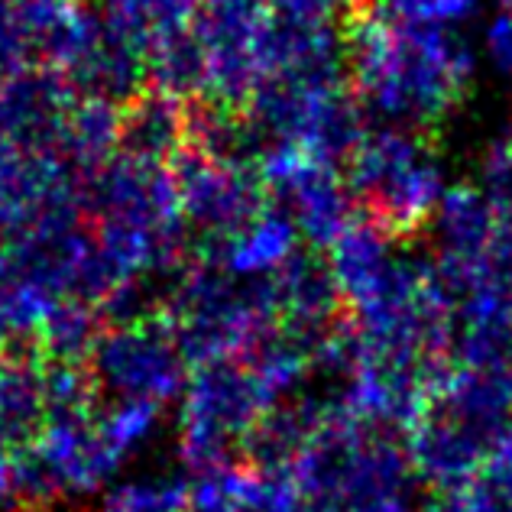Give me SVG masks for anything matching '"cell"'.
Here are the masks:
<instances>
[{"label":"cell","instance_id":"cell-1","mask_svg":"<svg viewBox=\"0 0 512 512\" xmlns=\"http://www.w3.org/2000/svg\"><path fill=\"white\" fill-rule=\"evenodd\" d=\"M474 78L464 43L428 26L357 20L347 39V82L367 111L425 133L448 120Z\"/></svg>","mask_w":512,"mask_h":512},{"label":"cell","instance_id":"cell-2","mask_svg":"<svg viewBox=\"0 0 512 512\" xmlns=\"http://www.w3.org/2000/svg\"><path fill=\"white\" fill-rule=\"evenodd\" d=\"M166 315L188 367L244 357L279 325L273 276H237L211 256L195 253L166 302Z\"/></svg>","mask_w":512,"mask_h":512},{"label":"cell","instance_id":"cell-3","mask_svg":"<svg viewBox=\"0 0 512 512\" xmlns=\"http://www.w3.org/2000/svg\"><path fill=\"white\" fill-rule=\"evenodd\" d=\"M344 175L360 218L380 227L393 244L419 237L444 198L441 166L425 137L399 127L370 130L347 159Z\"/></svg>","mask_w":512,"mask_h":512},{"label":"cell","instance_id":"cell-4","mask_svg":"<svg viewBox=\"0 0 512 512\" xmlns=\"http://www.w3.org/2000/svg\"><path fill=\"white\" fill-rule=\"evenodd\" d=\"M279 402L244 357L201 363L185 386L182 461L192 477L237 461L240 441Z\"/></svg>","mask_w":512,"mask_h":512},{"label":"cell","instance_id":"cell-5","mask_svg":"<svg viewBox=\"0 0 512 512\" xmlns=\"http://www.w3.org/2000/svg\"><path fill=\"white\" fill-rule=\"evenodd\" d=\"M104 402H153L163 406L188 386V360L166 312L127 325H107L88 360Z\"/></svg>","mask_w":512,"mask_h":512},{"label":"cell","instance_id":"cell-6","mask_svg":"<svg viewBox=\"0 0 512 512\" xmlns=\"http://www.w3.org/2000/svg\"><path fill=\"white\" fill-rule=\"evenodd\" d=\"M172 182L182 221L201 234V244H224L260 218L269 195L260 163H234L185 146L172 159Z\"/></svg>","mask_w":512,"mask_h":512},{"label":"cell","instance_id":"cell-7","mask_svg":"<svg viewBox=\"0 0 512 512\" xmlns=\"http://www.w3.org/2000/svg\"><path fill=\"white\" fill-rule=\"evenodd\" d=\"M260 175L269 205L289 214L308 247L331 250L360 211L341 166L308 156L299 146H269L260 156Z\"/></svg>","mask_w":512,"mask_h":512},{"label":"cell","instance_id":"cell-8","mask_svg":"<svg viewBox=\"0 0 512 512\" xmlns=\"http://www.w3.org/2000/svg\"><path fill=\"white\" fill-rule=\"evenodd\" d=\"M263 17L256 0H214L201 13L195 36L208 56V91L205 98L227 111L247 114L256 85L263 82L260 36Z\"/></svg>","mask_w":512,"mask_h":512},{"label":"cell","instance_id":"cell-9","mask_svg":"<svg viewBox=\"0 0 512 512\" xmlns=\"http://www.w3.org/2000/svg\"><path fill=\"white\" fill-rule=\"evenodd\" d=\"M75 101V88L46 65H26L0 78V143L23 156H59Z\"/></svg>","mask_w":512,"mask_h":512},{"label":"cell","instance_id":"cell-10","mask_svg":"<svg viewBox=\"0 0 512 512\" xmlns=\"http://www.w3.org/2000/svg\"><path fill=\"white\" fill-rule=\"evenodd\" d=\"M33 448L46 464L59 496L94 493L127 461V454L111 441L98 415L78 422H46Z\"/></svg>","mask_w":512,"mask_h":512},{"label":"cell","instance_id":"cell-11","mask_svg":"<svg viewBox=\"0 0 512 512\" xmlns=\"http://www.w3.org/2000/svg\"><path fill=\"white\" fill-rule=\"evenodd\" d=\"M273 286H276L279 318L289 328L305 334V338H312L318 347L350 315L325 250L299 247L273 273Z\"/></svg>","mask_w":512,"mask_h":512},{"label":"cell","instance_id":"cell-12","mask_svg":"<svg viewBox=\"0 0 512 512\" xmlns=\"http://www.w3.org/2000/svg\"><path fill=\"white\" fill-rule=\"evenodd\" d=\"M46 428V357L36 338H7L0 354V441L10 451Z\"/></svg>","mask_w":512,"mask_h":512},{"label":"cell","instance_id":"cell-13","mask_svg":"<svg viewBox=\"0 0 512 512\" xmlns=\"http://www.w3.org/2000/svg\"><path fill=\"white\" fill-rule=\"evenodd\" d=\"M328 263L350 312L373 305L406 269V260L393 253V240L363 218H357L334 240V247L328 250Z\"/></svg>","mask_w":512,"mask_h":512},{"label":"cell","instance_id":"cell-14","mask_svg":"<svg viewBox=\"0 0 512 512\" xmlns=\"http://www.w3.org/2000/svg\"><path fill=\"white\" fill-rule=\"evenodd\" d=\"M195 512H305L292 474H260L240 461L192 480Z\"/></svg>","mask_w":512,"mask_h":512},{"label":"cell","instance_id":"cell-15","mask_svg":"<svg viewBox=\"0 0 512 512\" xmlns=\"http://www.w3.org/2000/svg\"><path fill=\"white\" fill-rule=\"evenodd\" d=\"M325 412L328 409L315 399L276 402L247 431V438L240 441L237 461L250 470H260V474H292L295 461L308 448V441L318 431Z\"/></svg>","mask_w":512,"mask_h":512},{"label":"cell","instance_id":"cell-16","mask_svg":"<svg viewBox=\"0 0 512 512\" xmlns=\"http://www.w3.org/2000/svg\"><path fill=\"white\" fill-rule=\"evenodd\" d=\"M509 214L487 195V188L457 185L444 192L435 214V237L438 256L454 263H474L487 253L496 237L503 234Z\"/></svg>","mask_w":512,"mask_h":512},{"label":"cell","instance_id":"cell-17","mask_svg":"<svg viewBox=\"0 0 512 512\" xmlns=\"http://www.w3.org/2000/svg\"><path fill=\"white\" fill-rule=\"evenodd\" d=\"M188 143L185 104L163 91L143 88L137 98L120 107V150L130 159L153 166H172Z\"/></svg>","mask_w":512,"mask_h":512},{"label":"cell","instance_id":"cell-18","mask_svg":"<svg viewBox=\"0 0 512 512\" xmlns=\"http://www.w3.org/2000/svg\"><path fill=\"white\" fill-rule=\"evenodd\" d=\"M299 231L276 205H269L247 231L224 240V244H201L198 253L211 256L214 263L231 269L237 276H273L276 269L299 250Z\"/></svg>","mask_w":512,"mask_h":512},{"label":"cell","instance_id":"cell-19","mask_svg":"<svg viewBox=\"0 0 512 512\" xmlns=\"http://www.w3.org/2000/svg\"><path fill=\"white\" fill-rule=\"evenodd\" d=\"M363 114H367V107H363V101L354 94L350 82L331 88L325 98L315 104L312 117H308L299 150H305L315 159H325L331 166H347V159L354 156L363 137L370 133Z\"/></svg>","mask_w":512,"mask_h":512},{"label":"cell","instance_id":"cell-20","mask_svg":"<svg viewBox=\"0 0 512 512\" xmlns=\"http://www.w3.org/2000/svg\"><path fill=\"white\" fill-rule=\"evenodd\" d=\"M120 150V107L101 98H78L65 120L59 159L91 175Z\"/></svg>","mask_w":512,"mask_h":512},{"label":"cell","instance_id":"cell-21","mask_svg":"<svg viewBox=\"0 0 512 512\" xmlns=\"http://www.w3.org/2000/svg\"><path fill=\"white\" fill-rule=\"evenodd\" d=\"M104 328V318L94 305L62 299L43 318V325L36 331V344L43 350L46 363H78V367H88Z\"/></svg>","mask_w":512,"mask_h":512},{"label":"cell","instance_id":"cell-22","mask_svg":"<svg viewBox=\"0 0 512 512\" xmlns=\"http://www.w3.org/2000/svg\"><path fill=\"white\" fill-rule=\"evenodd\" d=\"M146 88L175 101H198L208 91V56L195 33H175L146 56Z\"/></svg>","mask_w":512,"mask_h":512},{"label":"cell","instance_id":"cell-23","mask_svg":"<svg viewBox=\"0 0 512 512\" xmlns=\"http://www.w3.org/2000/svg\"><path fill=\"white\" fill-rule=\"evenodd\" d=\"M98 512H195L192 483L169 477L127 480L104 496Z\"/></svg>","mask_w":512,"mask_h":512},{"label":"cell","instance_id":"cell-24","mask_svg":"<svg viewBox=\"0 0 512 512\" xmlns=\"http://www.w3.org/2000/svg\"><path fill=\"white\" fill-rule=\"evenodd\" d=\"M98 419L117 448L130 454L137 444L153 435L159 422V406H153V402H111L104 412H98Z\"/></svg>","mask_w":512,"mask_h":512},{"label":"cell","instance_id":"cell-25","mask_svg":"<svg viewBox=\"0 0 512 512\" xmlns=\"http://www.w3.org/2000/svg\"><path fill=\"white\" fill-rule=\"evenodd\" d=\"M483 182L487 195L512 218V130L496 140L483 159Z\"/></svg>","mask_w":512,"mask_h":512},{"label":"cell","instance_id":"cell-26","mask_svg":"<svg viewBox=\"0 0 512 512\" xmlns=\"http://www.w3.org/2000/svg\"><path fill=\"white\" fill-rule=\"evenodd\" d=\"M487 56L490 65L503 78H512V17H503L490 26L487 33Z\"/></svg>","mask_w":512,"mask_h":512},{"label":"cell","instance_id":"cell-27","mask_svg":"<svg viewBox=\"0 0 512 512\" xmlns=\"http://www.w3.org/2000/svg\"><path fill=\"white\" fill-rule=\"evenodd\" d=\"M13 503V451L0 441V512Z\"/></svg>","mask_w":512,"mask_h":512},{"label":"cell","instance_id":"cell-28","mask_svg":"<svg viewBox=\"0 0 512 512\" xmlns=\"http://www.w3.org/2000/svg\"><path fill=\"white\" fill-rule=\"evenodd\" d=\"M419 512H470L467 500L461 490H448V493H435Z\"/></svg>","mask_w":512,"mask_h":512},{"label":"cell","instance_id":"cell-29","mask_svg":"<svg viewBox=\"0 0 512 512\" xmlns=\"http://www.w3.org/2000/svg\"><path fill=\"white\" fill-rule=\"evenodd\" d=\"M10 289H13V263H10V253L4 247L0 250V312H4V302H7Z\"/></svg>","mask_w":512,"mask_h":512},{"label":"cell","instance_id":"cell-30","mask_svg":"<svg viewBox=\"0 0 512 512\" xmlns=\"http://www.w3.org/2000/svg\"><path fill=\"white\" fill-rule=\"evenodd\" d=\"M4 344H7V334L0 331V354H4Z\"/></svg>","mask_w":512,"mask_h":512}]
</instances>
